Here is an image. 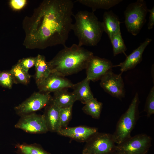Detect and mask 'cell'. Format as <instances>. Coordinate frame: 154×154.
Instances as JSON below:
<instances>
[{"label": "cell", "instance_id": "1", "mask_svg": "<svg viewBox=\"0 0 154 154\" xmlns=\"http://www.w3.org/2000/svg\"><path fill=\"white\" fill-rule=\"evenodd\" d=\"M73 7L70 0L43 1L27 26L24 43L26 48L65 46L72 30Z\"/></svg>", "mask_w": 154, "mask_h": 154}, {"label": "cell", "instance_id": "2", "mask_svg": "<svg viewBox=\"0 0 154 154\" xmlns=\"http://www.w3.org/2000/svg\"><path fill=\"white\" fill-rule=\"evenodd\" d=\"M93 53L78 44L64 46L48 64L51 73L65 77L86 69Z\"/></svg>", "mask_w": 154, "mask_h": 154}, {"label": "cell", "instance_id": "3", "mask_svg": "<svg viewBox=\"0 0 154 154\" xmlns=\"http://www.w3.org/2000/svg\"><path fill=\"white\" fill-rule=\"evenodd\" d=\"M75 22L72 30L78 40V45L94 46L100 41L104 32L102 22L94 12L80 11L74 16Z\"/></svg>", "mask_w": 154, "mask_h": 154}, {"label": "cell", "instance_id": "4", "mask_svg": "<svg viewBox=\"0 0 154 154\" xmlns=\"http://www.w3.org/2000/svg\"><path fill=\"white\" fill-rule=\"evenodd\" d=\"M139 103L138 95L136 93L128 108L117 122L115 131L112 134L115 142L117 144L131 136V133L139 117Z\"/></svg>", "mask_w": 154, "mask_h": 154}, {"label": "cell", "instance_id": "5", "mask_svg": "<svg viewBox=\"0 0 154 154\" xmlns=\"http://www.w3.org/2000/svg\"><path fill=\"white\" fill-rule=\"evenodd\" d=\"M148 9L144 0H137L126 7L124 12L125 25L127 31L133 35H137L145 23Z\"/></svg>", "mask_w": 154, "mask_h": 154}, {"label": "cell", "instance_id": "6", "mask_svg": "<svg viewBox=\"0 0 154 154\" xmlns=\"http://www.w3.org/2000/svg\"><path fill=\"white\" fill-rule=\"evenodd\" d=\"M82 154H112L116 145L112 134L97 132L87 141Z\"/></svg>", "mask_w": 154, "mask_h": 154}, {"label": "cell", "instance_id": "7", "mask_svg": "<svg viewBox=\"0 0 154 154\" xmlns=\"http://www.w3.org/2000/svg\"><path fill=\"white\" fill-rule=\"evenodd\" d=\"M151 141L150 136L144 133L138 134L117 144L116 151L121 154H147Z\"/></svg>", "mask_w": 154, "mask_h": 154}, {"label": "cell", "instance_id": "8", "mask_svg": "<svg viewBox=\"0 0 154 154\" xmlns=\"http://www.w3.org/2000/svg\"><path fill=\"white\" fill-rule=\"evenodd\" d=\"M52 98L50 94L35 92L18 106L14 110L20 116L35 113L44 107L50 102Z\"/></svg>", "mask_w": 154, "mask_h": 154}, {"label": "cell", "instance_id": "9", "mask_svg": "<svg viewBox=\"0 0 154 154\" xmlns=\"http://www.w3.org/2000/svg\"><path fill=\"white\" fill-rule=\"evenodd\" d=\"M15 127L32 134L45 133L48 131L43 115L33 113L20 116Z\"/></svg>", "mask_w": 154, "mask_h": 154}, {"label": "cell", "instance_id": "10", "mask_svg": "<svg viewBox=\"0 0 154 154\" xmlns=\"http://www.w3.org/2000/svg\"><path fill=\"white\" fill-rule=\"evenodd\" d=\"M122 73L115 74L112 70L100 80V86L104 91L113 97L119 99L125 97V93Z\"/></svg>", "mask_w": 154, "mask_h": 154}, {"label": "cell", "instance_id": "11", "mask_svg": "<svg viewBox=\"0 0 154 154\" xmlns=\"http://www.w3.org/2000/svg\"><path fill=\"white\" fill-rule=\"evenodd\" d=\"M113 67L110 60L93 55L89 61L86 68V78L90 81H96L112 70Z\"/></svg>", "mask_w": 154, "mask_h": 154}, {"label": "cell", "instance_id": "12", "mask_svg": "<svg viewBox=\"0 0 154 154\" xmlns=\"http://www.w3.org/2000/svg\"><path fill=\"white\" fill-rule=\"evenodd\" d=\"M73 85V84L65 77L51 72L37 86L39 92L50 94L63 89L72 88Z\"/></svg>", "mask_w": 154, "mask_h": 154}, {"label": "cell", "instance_id": "13", "mask_svg": "<svg viewBox=\"0 0 154 154\" xmlns=\"http://www.w3.org/2000/svg\"><path fill=\"white\" fill-rule=\"evenodd\" d=\"M98 129L86 126L66 127L57 133L61 135L69 137L80 142L87 141L97 133Z\"/></svg>", "mask_w": 154, "mask_h": 154}, {"label": "cell", "instance_id": "14", "mask_svg": "<svg viewBox=\"0 0 154 154\" xmlns=\"http://www.w3.org/2000/svg\"><path fill=\"white\" fill-rule=\"evenodd\" d=\"M152 41L151 38H147L139 46L129 55L127 56L125 60L114 67H120L121 73L134 68L142 61V55L145 48Z\"/></svg>", "mask_w": 154, "mask_h": 154}, {"label": "cell", "instance_id": "15", "mask_svg": "<svg viewBox=\"0 0 154 154\" xmlns=\"http://www.w3.org/2000/svg\"><path fill=\"white\" fill-rule=\"evenodd\" d=\"M60 109V108L53 102L52 98L45 107L43 116L48 131L58 133L61 129Z\"/></svg>", "mask_w": 154, "mask_h": 154}, {"label": "cell", "instance_id": "16", "mask_svg": "<svg viewBox=\"0 0 154 154\" xmlns=\"http://www.w3.org/2000/svg\"><path fill=\"white\" fill-rule=\"evenodd\" d=\"M102 22L104 31L108 35L110 40L121 31L119 18L112 11L104 12Z\"/></svg>", "mask_w": 154, "mask_h": 154}, {"label": "cell", "instance_id": "17", "mask_svg": "<svg viewBox=\"0 0 154 154\" xmlns=\"http://www.w3.org/2000/svg\"><path fill=\"white\" fill-rule=\"evenodd\" d=\"M90 81L86 78L80 82L73 84L72 88L76 100L84 104L94 98L90 86Z\"/></svg>", "mask_w": 154, "mask_h": 154}, {"label": "cell", "instance_id": "18", "mask_svg": "<svg viewBox=\"0 0 154 154\" xmlns=\"http://www.w3.org/2000/svg\"><path fill=\"white\" fill-rule=\"evenodd\" d=\"M68 90L64 89L54 92L52 97L53 102L60 108L73 106L76 101L74 94Z\"/></svg>", "mask_w": 154, "mask_h": 154}, {"label": "cell", "instance_id": "19", "mask_svg": "<svg viewBox=\"0 0 154 154\" xmlns=\"http://www.w3.org/2000/svg\"><path fill=\"white\" fill-rule=\"evenodd\" d=\"M36 58L35 79L37 86L48 76L51 72L44 56L38 54Z\"/></svg>", "mask_w": 154, "mask_h": 154}, {"label": "cell", "instance_id": "20", "mask_svg": "<svg viewBox=\"0 0 154 154\" xmlns=\"http://www.w3.org/2000/svg\"><path fill=\"white\" fill-rule=\"evenodd\" d=\"M122 0H77L75 2L91 8L94 12L97 9L108 10L119 4Z\"/></svg>", "mask_w": 154, "mask_h": 154}, {"label": "cell", "instance_id": "21", "mask_svg": "<svg viewBox=\"0 0 154 154\" xmlns=\"http://www.w3.org/2000/svg\"><path fill=\"white\" fill-rule=\"evenodd\" d=\"M9 71L13 78L14 83L26 85L29 83L31 76L18 63L13 66Z\"/></svg>", "mask_w": 154, "mask_h": 154}, {"label": "cell", "instance_id": "22", "mask_svg": "<svg viewBox=\"0 0 154 154\" xmlns=\"http://www.w3.org/2000/svg\"><path fill=\"white\" fill-rule=\"evenodd\" d=\"M15 147L17 154H50L36 143H17L15 145Z\"/></svg>", "mask_w": 154, "mask_h": 154}, {"label": "cell", "instance_id": "23", "mask_svg": "<svg viewBox=\"0 0 154 154\" xmlns=\"http://www.w3.org/2000/svg\"><path fill=\"white\" fill-rule=\"evenodd\" d=\"M82 108L83 112L94 118H99L102 108L103 104L94 98L84 104Z\"/></svg>", "mask_w": 154, "mask_h": 154}, {"label": "cell", "instance_id": "24", "mask_svg": "<svg viewBox=\"0 0 154 154\" xmlns=\"http://www.w3.org/2000/svg\"><path fill=\"white\" fill-rule=\"evenodd\" d=\"M113 48L114 56L121 53H125L127 50L122 37L121 31L114 35L110 40Z\"/></svg>", "mask_w": 154, "mask_h": 154}, {"label": "cell", "instance_id": "25", "mask_svg": "<svg viewBox=\"0 0 154 154\" xmlns=\"http://www.w3.org/2000/svg\"><path fill=\"white\" fill-rule=\"evenodd\" d=\"M72 106L60 108L59 116L61 129L66 127L70 121Z\"/></svg>", "mask_w": 154, "mask_h": 154}, {"label": "cell", "instance_id": "26", "mask_svg": "<svg viewBox=\"0 0 154 154\" xmlns=\"http://www.w3.org/2000/svg\"><path fill=\"white\" fill-rule=\"evenodd\" d=\"M144 111L148 117L154 114V86L152 87L146 98Z\"/></svg>", "mask_w": 154, "mask_h": 154}, {"label": "cell", "instance_id": "27", "mask_svg": "<svg viewBox=\"0 0 154 154\" xmlns=\"http://www.w3.org/2000/svg\"><path fill=\"white\" fill-rule=\"evenodd\" d=\"M14 83L13 78L10 71H0V85L11 89Z\"/></svg>", "mask_w": 154, "mask_h": 154}, {"label": "cell", "instance_id": "28", "mask_svg": "<svg viewBox=\"0 0 154 154\" xmlns=\"http://www.w3.org/2000/svg\"><path fill=\"white\" fill-rule=\"evenodd\" d=\"M36 59V57L24 58L19 60L18 63L23 69L28 72L29 69L35 65Z\"/></svg>", "mask_w": 154, "mask_h": 154}, {"label": "cell", "instance_id": "29", "mask_svg": "<svg viewBox=\"0 0 154 154\" xmlns=\"http://www.w3.org/2000/svg\"><path fill=\"white\" fill-rule=\"evenodd\" d=\"M26 2V0H11L10 1V4L13 9L19 10L25 6Z\"/></svg>", "mask_w": 154, "mask_h": 154}, {"label": "cell", "instance_id": "30", "mask_svg": "<svg viewBox=\"0 0 154 154\" xmlns=\"http://www.w3.org/2000/svg\"><path fill=\"white\" fill-rule=\"evenodd\" d=\"M149 12V22L147 24L148 29L149 30L152 29L154 25V7L150 9H148Z\"/></svg>", "mask_w": 154, "mask_h": 154}, {"label": "cell", "instance_id": "31", "mask_svg": "<svg viewBox=\"0 0 154 154\" xmlns=\"http://www.w3.org/2000/svg\"><path fill=\"white\" fill-rule=\"evenodd\" d=\"M112 154H121L116 151L115 152H114Z\"/></svg>", "mask_w": 154, "mask_h": 154}]
</instances>
